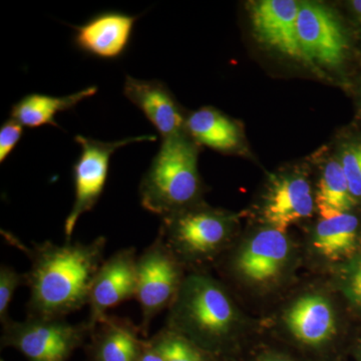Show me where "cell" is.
I'll list each match as a JSON object with an SVG mask.
<instances>
[{
	"instance_id": "6da1fadb",
	"label": "cell",
	"mask_w": 361,
	"mask_h": 361,
	"mask_svg": "<svg viewBox=\"0 0 361 361\" xmlns=\"http://www.w3.org/2000/svg\"><path fill=\"white\" fill-rule=\"evenodd\" d=\"M106 245V239L101 236L87 244L68 241L58 245L47 241L28 250L32 264L25 273L30 288L27 318L65 319L89 305Z\"/></svg>"
},
{
	"instance_id": "7a4b0ae2",
	"label": "cell",
	"mask_w": 361,
	"mask_h": 361,
	"mask_svg": "<svg viewBox=\"0 0 361 361\" xmlns=\"http://www.w3.org/2000/svg\"><path fill=\"white\" fill-rule=\"evenodd\" d=\"M169 310V329L180 332L222 360L231 348L237 313L221 284L206 275H189Z\"/></svg>"
},
{
	"instance_id": "3957f363",
	"label": "cell",
	"mask_w": 361,
	"mask_h": 361,
	"mask_svg": "<svg viewBox=\"0 0 361 361\" xmlns=\"http://www.w3.org/2000/svg\"><path fill=\"white\" fill-rule=\"evenodd\" d=\"M198 155L186 130L163 139L140 184L142 208L165 217L193 206L201 193Z\"/></svg>"
},
{
	"instance_id": "277c9868",
	"label": "cell",
	"mask_w": 361,
	"mask_h": 361,
	"mask_svg": "<svg viewBox=\"0 0 361 361\" xmlns=\"http://www.w3.org/2000/svg\"><path fill=\"white\" fill-rule=\"evenodd\" d=\"M92 329L89 320L73 324L65 319H11L2 324L1 346L16 349L27 361H68Z\"/></svg>"
},
{
	"instance_id": "5b68a950",
	"label": "cell",
	"mask_w": 361,
	"mask_h": 361,
	"mask_svg": "<svg viewBox=\"0 0 361 361\" xmlns=\"http://www.w3.org/2000/svg\"><path fill=\"white\" fill-rule=\"evenodd\" d=\"M137 274L135 300L142 310V336H147L154 318L174 302L185 278L180 261L160 236L137 256Z\"/></svg>"
},
{
	"instance_id": "8992f818",
	"label": "cell",
	"mask_w": 361,
	"mask_h": 361,
	"mask_svg": "<svg viewBox=\"0 0 361 361\" xmlns=\"http://www.w3.org/2000/svg\"><path fill=\"white\" fill-rule=\"evenodd\" d=\"M230 229V220L223 214L190 207L163 217L158 236L179 260H199L217 253Z\"/></svg>"
},
{
	"instance_id": "52a82bcc",
	"label": "cell",
	"mask_w": 361,
	"mask_h": 361,
	"mask_svg": "<svg viewBox=\"0 0 361 361\" xmlns=\"http://www.w3.org/2000/svg\"><path fill=\"white\" fill-rule=\"evenodd\" d=\"M80 155L73 166L75 202L65 221V234L70 241L78 219L97 205L103 194L111 156L116 151L133 142L156 141L155 135H139L116 142H102L77 135Z\"/></svg>"
},
{
	"instance_id": "ba28073f",
	"label": "cell",
	"mask_w": 361,
	"mask_h": 361,
	"mask_svg": "<svg viewBox=\"0 0 361 361\" xmlns=\"http://www.w3.org/2000/svg\"><path fill=\"white\" fill-rule=\"evenodd\" d=\"M299 42L311 65L339 68L348 54V40L343 26L326 6L299 2L297 16Z\"/></svg>"
},
{
	"instance_id": "9c48e42d",
	"label": "cell",
	"mask_w": 361,
	"mask_h": 361,
	"mask_svg": "<svg viewBox=\"0 0 361 361\" xmlns=\"http://www.w3.org/2000/svg\"><path fill=\"white\" fill-rule=\"evenodd\" d=\"M137 256L134 247L121 249L97 271L90 296V324L94 326L108 311L137 295Z\"/></svg>"
},
{
	"instance_id": "30bf717a",
	"label": "cell",
	"mask_w": 361,
	"mask_h": 361,
	"mask_svg": "<svg viewBox=\"0 0 361 361\" xmlns=\"http://www.w3.org/2000/svg\"><path fill=\"white\" fill-rule=\"evenodd\" d=\"M299 2L294 0H260L251 6L250 16L256 37L288 58L311 65L297 33Z\"/></svg>"
},
{
	"instance_id": "8fae6325",
	"label": "cell",
	"mask_w": 361,
	"mask_h": 361,
	"mask_svg": "<svg viewBox=\"0 0 361 361\" xmlns=\"http://www.w3.org/2000/svg\"><path fill=\"white\" fill-rule=\"evenodd\" d=\"M123 94L142 111L163 139L185 132L186 116L160 80H137L127 75Z\"/></svg>"
},
{
	"instance_id": "7c38bea8",
	"label": "cell",
	"mask_w": 361,
	"mask_h": 361,
	"mask_svg": "<svg viewBox=\"0 0 361 361\" xmlns=\"http://www.w3.org/2000/svg\"><path fill=\"white\" fill-rule=\"evenodd\" d=\"M314 206L307 179L301 175H285L271 183L263 216L271 228L285 233L294 223L312 216Z\"/></svg>"
},
{
	"instance_id": "4fadbf2b",
	"label": "cell",
	"mask_w": 361,
	"mask_h": 361,
	"mask_svg": "<svg viewBox=\"0 0 361 361\" xmlns=\"http://www.w3.org/2000/svg\"><path fill=\"white\" fill-rule=\"evenodd\" d=\"M137 18L118 11L99 14L75 27V44L80 51L104 59L120 58L127 49Z\"/></svg>"
},
{
	"instance_id": "5bb4252c",
	"label": "cell",
	"mask_w": 361,
	"mask_h": 361,
	"mask_svg": "<svg viewBox=\"0 0 361 361\" xmlns=\"http://www.w3.org/2000/svg\"><path fill=\"white\" fill-rule=\"evenodd\" d=\"M289 252L290 245L285 233L269 228L256 234L240 250L235 269L252 282H269L283 269Z\"/></svg>"
},
{
	"instance_id": "9a60e30c",
	"label": "cell",
	"mask_w": 361,
	"mask_h": 361,
	"mask_svg": "<svg viewBox=\"0 0 361 361\" xmlns=\"http://www.w3.org/2000/svg\"><path fill=\"white\" fill-rule=\"evenodd\" d=\"M132 320L106 314L92 326L87 355L90 361H137L145 339Z\"/></svg>"
},
{
	"instance_id": "2e32d148",
	"label": "cell",
	"mask_w": 361,
	"mask_h": 361,
	"mask_svg": "<svg viewBox=\"0 0 361 361\" xmlns=\"http://www.w3.org/2000/svg\"><path fill=\"white\" fill-rule=\"evenodd\" d=\"M285 322L294 339L304 348L322 350L336 334V316L324 297H301L287 311Z\"/></svg>"
},
{
	"instance_id": "e0dca14e",
	"label": "cell",
	"mask_w": 361,
	"mask_h": 361,
	"mask_svg": "<svg viewBox=\"0 0 361 361\" xmlns=\"http://www.w3.org/2000/svg\"><path fill=\"white\" fill-rule=\"evenodd\" d=\"M185 130L197 144L231 152L241 144V130L231 118L214 108H201L186 116Z\"/></svg>"
},
{
	"instance_id": "ac0fdd59",
	"label": "cell",
	"mask_w": 361,
	"mask_h": 361,
	"mask_svg": "<svg viewBox=\"0 0 361 361\" xmlns=\"http://www.w3.org/2000/svg\"><path fill=\"white\" fill-rule=\"evenodd\" d=\"M97 87H89L66 97L30 94L14 104L11 118L23 127L39 128L42 126L59 127L56 116L61 111L71 110L85 99L96 94Z\"/></svg>"
},
{
	"instance_id": "d6986e66",
	"label": "cell",
	"mask_w": 361,
	"mask_h": 361,
	"mask_svg": "<svg viewBox=\"0 0 361 361\" xmlns=\"http://www.w3.org/2000/svg\"><path fill=\"white\" fill-rule=\"evenodd\" d=\"M358 225L357 218L350 213L322 219L316 226L313 245L329 260L348 257L355 249Z\"/></svg>"
},
{
	"instance_id": "ffe728a7",
	"label": "cell",
	"mask_w": 361,
	"mask_h": 361,
	"mask_svg": "<svg viewBox=\"0 0 361 361\" xmlns=\"http://www.w3.org/2000/svg\"><path fill=\"white\" fill-rule=\"evenodd\" d=\"M356 204L357 201L351 194L341 161L330 159L323 168L315 197L318 213L322 219H329L349 213Z\"/></svg>"
},
{
	"instance_id": "44dd1931",
	"label": "cell",
	"mask_w": 361,
	"mask_h": 361,
	"mask_svg": "<svg viewBox=\"0 0 361 361\" xmlns=\"http://www.w3.org/2000/svg\"><path fill=\"white\" fill-rule=\"evenodd\" d=\"M148 341L165 361H221L187 336L167 326Z\"/></svg>"
},
{
	"instance_id": "7402d4cb",
	"label": "cell",
	"mask_w": 361,
	"mask_h": 361,
	"mask_svg": "<svg viewBox=\"0 0 361 361\" xmlns=\"http://www.w3.org/2000/svg\"><path fill=\"white\" fill-rule=\"evenodd\" d=\"M349 189L355 200H361V140L346 142L338 159Z\"/></svg>"
},
{
	"instance_id": "603a6c76",
	"label": "cell",
	"mask_w": 361,
	"mask_h": 361,
	"mask_svg": "<svg viewBox=\"0 0 361 361\" xmlns=\"http://www.w3.org/2000/svg\"><path fill=\"white\" fill-rule=\"evenodd\" d=\"M25 273L21 274L11 266L2 264L0 267V322L2 324L11 320L8 311L13 302L16 289L25 285Z\"/></svg>"
},
{
	"instance_id": "cb8c5ba5",
	"label": "cell",
	"mask_w": 361,
	"mask_h": 361,
	"mask_svg": "<svg viewBox=\"0 0 361 361\" xmlns=\"http://www.w3.org/2000/svg\"><path fill=\"white\" fill-rule=\"evenodd\" d=\"M23 126L13 118L2 123L0 129V163H4L13 153L23 135Z\"/></svg>"
},
{
	"instance_id": "d4e9b609",
	"label": "cell",
	"mask_w": 361,
	"mask_h": 361,
	"mask_svg": "<svg viewBox=\"0 0 361 361\" xmlns=\"http://www.w3.org/2000/svg\"><path fill=\"white\" fill-rule=\"evenodd\" d=\"M349 287H350L353 298L355 299L356 302L360 303L361 305V261L356 266L353 275H351Z\"/></svg>"
},
{
	"instance_id": "484cf974",
	"label": "cell",
	"mask_w": 361,
	"mask_h": 361,
	"mask_svg": "<svg viewBox=\"0 0 361 361\" xmlns=\"http://www.w3.org/2000/svg\"><path fill=\"white\" fill-rule=\"evenodd\" d=\"M137 361H165L160 355L149 344L148 339H145L141 353Z\"/></svg>"
},
{
	"instance_id": "4316f807",
	"label": "cell",
	"mask_w": 361,
	"mask_h": 361,
	"mask_svg": "<svg viewBox=\"0 0 361 361\" xmlns=\"http://www.w3.org/2000/svg\"><path fill=\"white\" fill-rule=\"evenodd\" d=\"M252 361H297L292 356L277 351H264L259 353Z\"/></svg>"
},
{
	"instance_id": "83f0119b",
	"label": "cell",
	"mask_w": 361,
	"mask_h": 361,
	"mask_svg": "<svg viewBox=\"0 0 361 361\" xmlns=\"http://www.w3.org/2000/svg\"><path fill=\"white\" fill-rule=\"evenodd\" d=\"M349 7H350L353 18L361 28V0H353V1L349 2Z\"/></svg>"
},
{
	"instance_id": "f1b7e54d",
	"label": "cell",
	"mask_w": 361,
	"mask_h": 361,
	"mask_svg": "<svg viewBox=\"0 0 361 361\" xmlns=\"http://www.w3.org/2000/svg\"><path fill=\"white\" fill-rule=\"evenodd\" d=\"M360 109H361V87H360Z\"/></svg>"
},
{
	"instance_id": "f546056e",
	"label": "cell",
	"mask_w": 361,
	"mask_h": 361,
	"mask_svg": "<svg viewBox=\"0 0 361 361\" xmlns=\"http://www.w3.org/2000/svg\"><path fill=\"white\" fill-rule=\"evenodd\" d=\"M0 361H4V360H2V358H1V360H0Z\"/></svg>"
}]
</instances>
